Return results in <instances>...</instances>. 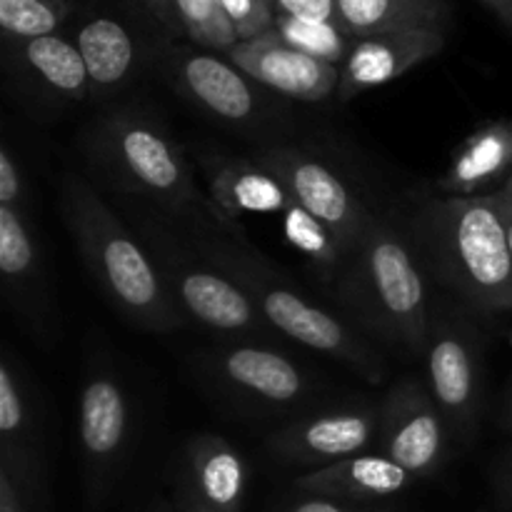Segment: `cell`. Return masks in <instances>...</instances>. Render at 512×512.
<instances>
[{
	"instance_id": "obj_16",
	"label": "cell",
	"mask_w": 512,
	"mask_h": 512,
	"mask_svg": "<svg viewBox=\"0 0 512 512\" xmlns=\"http://www.w3.org/2000/svg\"><path fill=\"white\" fill-rule=\"evenodd\" d=\"M0 465L48 490V413L38 385L13 353L0 363Z\"/></svg>"
},
{
	"instance_id": "obj_36",
	"label": "cell",
	"mask_w": 512,
	"mask_h": 512,
	"mask_svg": "<svg viewBox=\"0 0 512 512\" xmlns=\"http://www.w3.org/2000/svg\"><path fill=\"white\" fill-rule=\"evenodd\" d=\"M495 423H498V428L503 430L505 435H510V438H512V383L508 385V388H505L503 398H500Z\"/></svg>"
},
{
	"instance_id": "obj_9",
	"label": "cell",
	"mask_w": 512,
	"mask_h": 512,
	"mask_svg": "<svg viewBox=\"0 0 512 512\" xmlns=\"http://www.w3.org/2000/svg\"><path fill=\"white\" fill-rule=\"evenodd\" d=\"M465 308L433 310L425 348L428 388L458 448L478 443L485 415V335Z\"/></svg>"
},
{
	"instance_id": "obj_38",
	"label": "cell",
	"mask_w": 512,
	"mask_h": 512,
	"mask_svg": "<svg viewBox=\"0 0 512 512\" xmlns=\"http://www.w3.org/2000/svg\"><path fill=\"white\" fill-rule=\"evenodd\" d=\"M498 193V200H500V210H503V223H505V235H508V248H510V255H512V203L508 198H505L500 190H495Z\"/></svg>"
},
{
	"instance_id": "obj_7",
	"label": "cell",
	"mask_w": 512,
	"mask_h": 512,
	"mask_svg": "<svg viewBox=\"0 0 512 512\" xmlns=\"http://www.w3.org/2000/svg\"><path fill=\"white\" fill-rule=\"evenodd\" d=\"M195 368L215 398L243 415L295 418L315 408V375L275 345L228 340L195 355Z\"/></svg>"
},
{
	"instance_id": "obj_33",
	"label": "cell",
	"mask_w": 512,
	"mask_h": 512,
	"mask_svg": "<svg viewBox=\"0 0 512 512\" xmlns=\"http://www.w3.org/2000/svg\"><path fill=\"white\" fill-rule=\"evenodd\" d=\"M490 485L495 495V512H512V448L500 453L490 468Z\"/></svg>"
},
{
	"instance_id": "obj_13",
	"label": "cell",
	"mask_w": 512,
	"mask_h": 512,
	"mask_svg": "<svg viewBox=\"0 0 512 512\" xmlns=\"http://www.w3.org/2000/svg\"><path fill=\"white\" fill-rule=\"evenodd\" d=\"M10 88L35 120H55L90 100V78L75 40L45 35L8 40Z\"/></svg>"
},
{
	"instance_id": "obj_28",
	"label": "cell",
	"mask_w": 512,
	"mask_h": 512,
	"mask_svg": "<svg viewBox=\"0 0 512 512\" xmlns=\"http://www.w3.org/2000/svg\"><path fill=\"white\" fill-rule=\"evenodd\" d=\"M173 5L183 35H188L190 43L198 48L225 55L240 43L220 0H173Z\"/></svg>"
},
{
	"instance_id": "obj_5",
	"label": "cell",
	"mask_w": 512,
	"mask_h": 512,
	"mask_svg": "<svg viewBox=\"0 0 512 512\" xmlns=\"http://www.w3.org/2000/svg\"><path fill=\"white\" fill-rule=\"evenodd\" d=\"M185 235L210 263L248 290L260 313L280 335L338 360L370 385L385 383L388 363L375 345L348 318L310 303L270 260L255 253L248 240H233L228 235Z\"/></svg>"
},
{
	"instance_id": "obj_23",
	"label": "cell",
	"mask_w": 512,
	"mask_h": 512,
	"mask_svg": "<svg viewBox=\"0 0 512 512\" xmlns=\"http://www.w3.org/2000/svg\"><path fill=\"white\" fill-rule=\"evenodd\" d=\"M512 175V120L480 125L455 148L435 188L443 198H478Z\"/></svg>"
},
{
	"instance_id": "obj_39",
	"label": "cell",
	"mask_w": 512,
	"mask_h": 512,
	"mask_svg": "<svg viewBox=\"0 0 512 512\" xmlns=\"http://www.w3.org/2000/svg\"><path fill=\"white\" fill-rule=\"evenodd\" d=\"M498 190H500V193H503L505 198H508L510 203H512V175H510L508 180H505V185H503V188H498Z\"/></svg>"
},
{
	"instance_id": "obj_6",
	"label": "cell",
	"mask_w": 512,
	"mask_h": 512,
	"mask_svg": "<svg viewBox=\"0 0 512 512\" xmlns=\"http://www.w3.org/2000/svg\"><path fill=\"white\" fill-rule=\"evenodd\" d=\"M133 223L188 323L228 340L278 343L280 333L265 320L248 290L210 263L183 230L145 210H133Z\"/></svg>"
},
{
	"instance_id": "obj_35",
	"label": "cell",
	"mask_w": 512,
	"mask_h": 512,
	"mask_svg": "<svg viewBox=\"0 0 512 512\" xmlns=\"http://www.w3.org/2000/svg\"><path fill=\"white\" fill-rule=\"evenodd\" d=\"M160 512H213V510H210L208 505L200 503L198 498H193V495H190L188 490L180 488L178 498H175L173 503L165 505V508L160 510Z\"/></svg>"
},
{
	"instance_id": "obj_26",
	"label": "cell",
	"mask_w": 512,
	"mask_h": 512,
	"mask_svg": "<svg viewBox=\"0 0 512 512\" xmlns=\"http://www.w3.org/2000/svg\"><path fill=\"white\" fill-rule=\"evenodd\" d=\"M273 30L300 53H308L325 63L338 65V68L345 63L355 43L353 35L340 23H310V20L293 18V15L275 13Z\"/></svg>"
},
{
	"instance_id": "obj_22",
	"label": "cell",
	"mask_w": 512,
	"mask_h": 512,
	"mask_svg": "<svg viewBox=\"0 0 512 512\" xmlns=\"http://www.w3.org/2000/svg\"><path fill=\"white\" fill-rule=\"evenodd\" d=\"M418 483L415 475L400 468L383 453H363L325 468L308 470L293 480L295 493L328 495V498L350 500V503L380 505L383 500L405 493Z\"/></svg>"
},
{
	"instance_id": "obj_20",
	"label": "cell",
	"mask_w": 512,
	"mask_h": 512,
	"mask_svg": "<svg viewBox=\"0 0 512 512\" xmlns=\"http://www.w3.org/2000/svg\"><path fill=\"white\" fill-rule=\"evenodd\" d=\"M248 460L218 433H198L183 448V485L213 512L243 510L248 490Z\"/></svg>"
},
{
	"instance_id": "obj_31",
	"label": "cell",
	"mask_w": 512,
	"mask_h": 512,
	"mask_svg": "<svg viewBox=\"0 0 512 512\" xmlns=\"http://www.w3.org/2000/svg\"><path fill=\"white\" fill-rule=\"evenodd\" d=\"M280 512H383L380 505L350 503V500L328 498V495L298 493V498L290 500Z\"/></svg>"
},
{
	"instance_id": "obj_3",
	"label": "cell",
	"mask_w": 512,
	"mask_h": 512,
	"mask_svg": "<svg viewBox=\"0 0 512 512\" xmlns=\"http://www.w3.org/2000/svg\"><path fill=\"white\" fill-rule=\"evenodd\" d=\"M58 213L95 288L120 318L148 333H175L188 325L140 235L90 180L78 173L60 175Z\"/></svg>"
},
{
	"instance_id": "obj_18",
	"label": "cell",
	"mask_w": 512,
	"mask_h": 512,
	"mask_svg": "<svg viewBox=\"0 0 512 512\" xmlns=\"http://www.w3.org/2000/svg\"><path fill=\"white\" fill-rule=\"evenodd\" d=\"M445 48L440 28H408L355 38L348 58L340 65V85L335 98L348 103L365 90L393 83L408 70L435 58Z\"/></svg>"
},
{
	"instance_id": "obj_41",
	"label": "cell",
	"mask_w": 512,
	"mask_h": 512,
	"mask_svg": "<svg viewBox=\"0 0 512 512\" xmlns=\"http://www.w3.org/2000/svg\"><path fill=\"white\" fill-rule=\"evenodd\" d=\"M508 340H510V345H512V328H510V333H508Z\"/></svg>"
},
{
	"instance_id": "obj_17",
	"label": "cell",
	"mask_w": 512,
	"mask_h": 512,
	"mask_svg": "<svg viewBox=\"0 0 512 512\" xmlns=\"http://www.w3.org/2000/svg\"><path fill=\"white\" fill-rule=\"evenodd\" d=\"M240 70L273 90L280 98L300 103H323L338 95L340 68L325 60L300 53L285 43L273 28L253 40H243L225 53Z\"/></svg>"
},
{
	"instance_id": "obj_29",
	"label": "cell",
	"mask_w": 512,
	"mask_h": 512,
	"mask_svg": "<svg viewBox=\"0 0 512 512\" xmlns=\"http://www.w3.org/2000/svg\"><path fill=\"white\" fill-rule=\"evenodd\" d=\"M0 205L30 208V180L23 158L10 138H5L0 150Z\"/></svg>"
},
{
	"instance_id": "obj_24",
	"label": "cell",
	"mask_w": 512,
	"mask_h": 512,
	"mask_svg": "<svg viewBox=\"0 0 512 512\" xmlns=\"http://www.w3.org/2000/svg\"><path fill=\"white\" fill-rule=\"evenodd\" d=\"M338 20L353 38L408 28H445L448 0H335Z\"/></svg>"
},
{
	"instance_id": "obj_12",
	"label": "cell",
	"mask_w": 512,
	"mask_h": 512,
	"mask_svg": "<svg viewBox=\"0 0 512 512\" xmlns=\"http://www.w3.org/2000/svg\"><path fill=\"white\" fill-rule=\"evenodd\" d=\"M380 453L418 480L433 478L453 458L448 423L430 395L428 380L398 378L380 400Z\"/></svg>"
},
{
	"instance_id": "obj_40",
	"label": "cell",
	"mask_w": 512,
	"mask_h": 512,
	"mask_svg": "<svg viewBox=\"0 0 512 512\" xmlns=\"http://www.w3.org/2000/svg\"><path fill=\"white\" fill-rule=\"evenodd\" d=\"M263 3H268V5H273V8H275V0H263Z\"/></svg>"
},
{
	"instance_id": "obj_2",
	"label": "cell",
	"mask_w": 512,
	"mask_h": 512,
	"mask_svg": "<svg viewBox=\"0 0 512 512\" xmlns=\"http://www.w3.org/2000/svg\"><path fill=\"white\" fill-rule=\"evenodd\" d=\"M405 230L425 275L478 318L512 313V255L498 193L425 198Z\"/></svg>"
},
{
	"instance_id": "obj_19",
	"label": "cell",
	"mask_w": 512,
	"mask_h": 512,
	"mask_svg": "<svg viewBox=\"0 0 512 512\" xmlns=\"http://www.w3.org/2000/svg\"><path fill=\"white\" fill-rule=\"evenodd\" d=\"M198 165L205 173L210 198L235 220L243 215L285 213L295 203L290 190L253 158L200 150Z\"/></svg>"
},
{
	"instance_id": "obj_30",
	"label": "cell",
	"mask_w": 512,
	"mask_h": 512,
	"mask_svg": "<svg viewBox=\"0 0 512 512\" xmlns=\"http://www.w3.org/2000/svg\"><path fill=\"white\" fill-rule=\"evenodd\" d=\"M220 5L233 23L240 43L268 33L275 23V8L263 0H220Z\"/></svg>"
},
{
	"instance_id": "obj_10",
	"label": "cell",
	"mask_w": 512,
	"mask_h": 512,
	"mask_svg": "<svg viewBox=\"0 0 512 512\" xmlns=\"http://www.w3.org/2000/svg\"><path fill=\"white\" fill-rule=\"evenodd\" d=\"M250 158L275 175L293 200L323 220L345 250L358 245L375 210L358 188L318 150L300 143H265Z\"/></svg>"
},
{
	"instance_id": "obj_32",
	"label": "cell",
	"mask_w": 512,
	"mask_h": 512,
	"mask_svg": "<svg viewBox=\"0 0 512 512\" xmlns=\"http://www.w3.org/2000/svg\"><path fill=\"white\" fill-rule=\"evenodd\" d=\"M275 13L310 23H340L335 0H275Z\"/></svg>"
},
{
	"instance_id": "obj_1",
	"label": "cell",
	"mask_w": 512,
	"mask_h": 512,
	"mask_svg": "<svg viewBox=\"0 0 512 512\" xmlns=\"http://www.w3.org/2000/svg\"><path fill=\"white\" fill-rule=\"evenodd\" d=\"M88 168L140 210L193 235L245 240L240 220L230 218L195 178L193 163L165 120L140 103L110 105L80 133Z\"/></svg>"
},
{
	"instance_id": "obj_27",
	"label": "cell",
	"mask_w": 512,
	"mask_h": 512,
	"mask_svg": "<svg viewBox=\"0 0 512 512\" xmlns=\"http://www.w3.org/2000/svg\"><path fill=\"white\" fill-rule=\"evenodd\" d=\"M73 8V0H0V30L5 40L58 35Z\"/></svg>"
},
{
	"instance_id": "obj_25",
	"label": "cell",
	"mask_w": 512,
	"mask_h": 512,
	"mask_svg": "<svg viewBox=\"0 0 512 512\" xmlns=\"http://www.w3.org/2000/svg\"><path fill=\"white\" fill-rule=\"evenodd\" d=\"M283 230L285 240L308 260L320 283L330 288L348 260V250L340 245L333 230L298 203H293L283 213Z\"/></svg>"
},
{
	"instance_id": "obj_21",
	"label": "cell",
	"mask_w": 512,
	"mask_h": 512,
	"mask_svg": "<svg viewBox=\"0 0 512 512\" xmlns=\"http://www.w3.org/2000/svg\"><path fill=\"white\" fill-rule=\"evenodd\" d=\"M90 78V100L115 105L113 100L128 88L143 65V53L128 25L110 15H95L80 25L75 35Z\"/></svg>"
},
{
	"instance_id": "obj_8",
	"label": "cell",
	"mask_w": 512,
	"mask_h": 512,
	"mask_svg": "<svg viewBox=\"0 0 512 512\" xmlns=\"http://www.w3.org/2000/svg\"><path fill=\"white\" fill-rule=\"evenodd\" d=\"M170 88L215 123L265 143H278L288 108L225 55L203 48H170L165 55Z\"/></svg>"
},
{
	"instance_id": "obj_37",
	"label": "cell",
	"mask_w": 512,
	"mask_h": 512,
	"mask_svg": "<svg viewBox=\"0 0 512 512\" xmlns=\"http://www.w3.org/2000/svg\"><path fill=\"white\" fill-rule=\"evenodd\" d=\"M480 3H483L485 8L493 10V13L503 20L505 28L512 33V0H480Z\"/></svg>"
},
{
	"instance_id": "obj_4",
	"label": "cell",
	"mask_w": 512,
	"mask_h": 512,
	"mask_svg": "<svg viewBox=\"0 0 512 512\" xmlns=\"http://www.w3.org/2000/svg\"><path fill=\"white\" fill-rule=\"evenodd\" d=\"M328 290L360 333L408 358H425L433 315L428 275L398 220L375 210Z\"/></svg>"
},
{
	"instance_id": "obj_34",
	"label": "cell",
	"mask_w": 512,
	"mask_h": 512,
	"mask_svg": "<svg viewBox=\"0 0 512 512\" xmlns=\"http://www.w3.org/2000/svg\"><path fill=\"white\" fill-rule=\"evenodd\" d=\"M150 15L168 30L170 35H183V25H180L178 13H175L173 0H140Z\"/></svg>"
},
{
	"instance_id": "obj_11",
	"label": "cell",
	"mask_w": 512,
	"mask_h": 512,
	"mask_svg": "<svg viewBox=\"0 0 512 512\" xmlns=\"http://www.w3.org/2000/svg\"><path fill=\"white\" fill-rule=\"evenodd\" d=\"M135 445V408L128 385L108 360L93 358L78 390V450L93 498L123 473Z\"/></svg>"
},
{
	"instance_id": "obj_14",
	"label": "cell",
	"mask_w": 512,
	"mask_h": 512,
	"mask_svg": "<svg viewBox=\"0 0 512 512\" xmlns=\"http://www.w3.org/2000/svg\"><path fill=\"white\" fill-rule=\"evenodd\" d=\"M0 283L3 298L43 345L55 335V290L48 253L30 208L0 205Z\"/></svg>"
},
{
	"instance_id": "obj_42",
	"label": "cell",
	"mask_w": 512,
	"mask_h": 512,
	"mask_svg": "<svg viewBox=\"0 0 512 512\" xmlns=\"http://www.w3.org/2000/svg\"><path fill=\"white\" fill-rule=\"evenodd\" d=\"M480 512H495L493 508H488V510H480Z\"/></svg>"
},
{
	"instance_id": "obj_15",
	"label": "cell",
	"mask_w": 512,
	"mask_h": 512,
	"mask_svg": "<svg viewBox=\"0 0 512 512\" xmlns=\"http://www.w3.org/2000/svg\"><path fill=\"white\" fill-rule=\"evenodd\" d=\"M380 403H345L305 410L268 438V450L285 465L318 470L368 453L378 443Z\"/></svg>"
}]
</instances>
